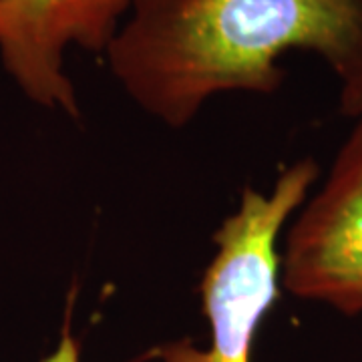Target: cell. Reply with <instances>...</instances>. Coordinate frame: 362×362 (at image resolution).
<instances>
[{
    "label": "cell",
    "mask_w": 362,
    "mask_h": 362,
    "mask_svg": "<svg viewBox=\"0 0 362 362\" xmlns=\"http://www.w3.org/2000/svg\"><path fill=\"white\" fill-rule=\"evenodd\" d=\"M292 51L318 54L362 113V0H135L105 51L119 87L171 129L223 93L272 95Z\"/></svg>",
    "instance_id": "cell-1"
},
{
    "label": "cell",
    "mask_w": 362,
    "mask_h": 362,
    "mask_svg": "<svg viewBox=\"0 0 362 362\" xmlns=\"http://www.w3.org/2000/svg\"><path fill=\"white\" fill-rule=\"evenodd\" d=\"M320 169L312 159L294 161L270 194L244 187L240 207L214 233L216 254L199 280L202 306L211 342H168L157 350L161 362H252L262 320L282 292L278 238L306 197Z\"/></svg>",
    "instance_id": "cell-2"
},
{
    "label": "cell",
    "mask_w": 362,
    "mask_h": 362,
    "mask_svg": "<svg viewBox=\"0 0 362 362\" xmlns=\"http://www.w3.org/2000/svg\"><path fill=\"white\" fill-rule=\"evenodd\" d=\"M280 256L286 292L362 314V113L328 177L300 207Z\"/></svg>",
    "instance_id": "cell-3"
},
{
    "label": "cell",
    "mask_w": 362,
    "mask_h": 362,
    "mask_svg": "<svg viewBox=\"0 0 362 362\" xmlns=\"http://www.w3.org/2000/svg\"><path fill=\"white\" fill-rule=\"evenodd\" d=\"M135 0H0V63L39 107L81 117L65 54H105Z\"/></svg>",
    "instance_id": "cell-4"
},
{
    "label": "cell",
    "mask_w": 362,
    "mask_h": 362,
    "mask_svg": "<svg viewBox=\"0 0 362 362\" xmlns=\"http://www.w3.org/2000/svg\"><path fill=\"white\" fill-rule=\"evenodd\" d=\"M69 314H71V310H66V322L63 326V332H61L57 349L40 362H81V344H78L77 337L71 330Z\"/></svg>",
    "instance_id": "cell-5"
}]
</instances>
